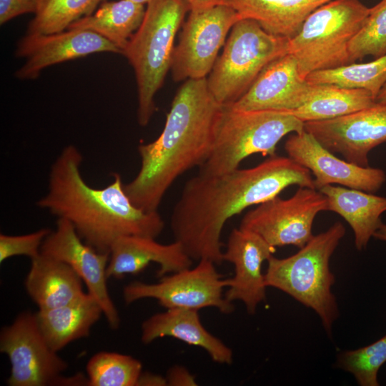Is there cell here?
<instances>
[{"label": "cell", "mask_w": 386, "mask_h": 386, "mask_svg": "<svg viewBox=\"0 0 386 386\" xmlns=\"http://www.w3.org/2000/svg\"><path fill=\"white\" fill-rule=\"evenodd\" d=\"M292 185L315 188L310 171L289 157H269L258 165L187 180L171 215L175 240L193 260L223 262L221 236L229 219L267 202Z\"/></svg>", "instance_id": "1"}, {"label": "cell", "mask_w": 386, "mask_h": 386, "mask_svg": "<svg viewBox=\"0 0 386 386\" xmlns=\"http://www.w3.org/2000/svg\"><path fill=\"white\" fill-rule=\"evenodd\" d=\"M222 107L209 91L207 78L186 80L175 94L159 136L138 147L139 170L124 185L136 207L158 211L175 180L206 160Z\"/></svg>", "instance_id": "2"}, {"label": "cell", "mask_w": 386, "mask_h": 386, "mask_svg": "<svg viewBox=\"0 0 386 386\" xmlns=\"http://www.w3.org/2000/svg\"><path fill=\"white\" fill-rule=\"evenodd\" d=\"M83 157L74 145L65 147L51 165L48 191L37 206L66 219L81 239L96 250L109 253L122 236L156 238L164 228L158 211L136 207L125 192L120 174L103 188L89 186L80 167Z\"/></svg>", "instance_id": "3"}, {"label": "cell", "mask_w": 386, "mask_h": 386, "mask_svg": "<svg viewBox=\"0 0 386 386\" xmlns=\"http://www.w3.org/2000/svg\"><path fill=\"white\" fill-rule=\"evenodd\" d=\"M345 234L344 225L337 222L313 235L295 254L281 259L271 256L264 273L267 287L278 289L314 310L329 336L339 316L330 261Z\"/></svg>", "instance_id": "4"}, {"label": "cell", "mask_w": 386, "mask_h": 386, "mask_svg": "<svg viewBox=\"0 0 386 386\" xmlns=\"http://www.w3.org/2000/svg\"><path fill=\"white\" fill-rule=\"evenodd\" d=\"M190 9L187 0H151L124 50L136 76L141 126H147L156 111L154 96L171 69L175 36Z\"/></svg>", "instance_id": "5"}, {"label": "cell", "mask_w": 386, "mask_h": 386, "mask_svg": "<svg viewBox=\"0 0 386 386\" xmlns=\"http://www.w3.org/2000/svg\"><path fill=\"white\" fill-rule=\"evenodd\" d=\"M303 130L305 122L290 112L236 110L223 106L212 150L198 173L222 174L239 168L252 154L275 155L277 144L284 136Z\"/></svg>", "instance_id": "6"}, {"label": "cell", "mask_w": 386, "mask_h": 386, "mask_svg": "<svg viewBox=\"0 0 386 386\" xmlns=\"http://www.w3.org/2000/svg\"><path fill=\"white\" fill-rule=\"evenodd\" d=\"M369 11L360 0H331L315 10L289 41L301 76L352 64L349 45Z\"/></svg>", "instance_id": "7"}, {"label": "cell", "mask_w": 386, "mask_h": 386, "mask_svg": "<svg viewBox=\"0 0 386 386\" xmlns=\"http://www.w3.org/2000/svg\"><path fill=\"white\" fill-rule=\"evenodd\" d=\"M289 41L267 32L254 20L238 21L207 77L216 101L229 106L238 100L267 64L288 53Z\"/></svg>", "instance_id": "8"}, {"label": "cell", "mask_w": 386, "mask_h": 386, "mask_svg": "<svg viewBox=\"0 0 386 386\" xmlns=\"http://www.w3.org/2000/svg\"><path fill=\"white\" fill-rule=\"evenodd\" d=\"M0 351L9 357V386L88 385L87 377H65L68 363L45 340L36 313L24 312L0 332Z\"/></svg>", "instance_id": "9"}, {"label": "cell", "mask_w": 386, "mask_h": 386, "mask_svg": "<svg viewBox=\"0 0 386 386\" xmlns=\"http://www.w3.org/2000/svg\"><path fill=\"white\" fill-rule=\"evenodd\" d=\"M194 268H187L162 277L157 283L135 281L123 289V299L129 305L144 298H152L166 309L199 310L215 307L224 314L234 310L232 302L224 297L223 290L229 279H222L216 264L200 259Z\"/></svg>", "instance_id": "10"}, {"label": "cell", "mask_w": 386, "mask_h": 386, "mask_svg": "<svg viewBox=\"0 0 386 386\" xmlns=\"http://www.w3.org/2000/svg\"><path fill=\"white\" fill-rule=\"evenodd\" d=\"M323 211H328L326 197L318 189L299 187L290 198L277 196L247 212L239 228L257 233L275 247L301 248L314 235V220Z\"/></svg>", "instance_id": "11"}, {"label": "cell", "mask_w": 386, "mask_h": 386, "mask_svg": "<svg viewBox=\"0 0 386 386\" xmlns=\"http://www.w3.org/2000/svg\"><path fill=\"white\" fill-rule=\"evenodd\" d=\"M242 18L226 4L190 11L175 46L171 70L177 81L207 78L227 36Z\"/></svg>", "instance_id": "12"}, {"label": "cell", "mask_w": 386, "mask_h": 386, "mask_svg": "<svg viewBox=\"0 0 386 386\" xmlns=\"http://www.w3.org/2000/svg\"><path fill=\"white\" fill-rule=\"evenodd\" d=\"M305 130L332 153L362 167H369L368 154L386 142V104L323 121L305 122Z\"/></svg>", "instance_id": "13"}, {"label": "cell", "mask_w": 386, "mask_h": 386, "mask_svg": "<svg viewBox=\"0 0 386 386\" xmlns=\"http://www.w3.org/2000/svg\"><path fill=\"white\" fill-rule=\"evenodd\" d=\"M41 253L68 264L81 278L88 292L102 308L104 316L112 329L120 323L119 312L107 288V268L109 253L98 252L85 243L73 224L58 218L54 231L44 240Z\"/></svg>", "instance_id": "14"}, {"label": "cell", "mask_w": 386, "mask_h": 386, "mask_svg": "<svg viewBox=\"0 0 386 386\" xmlns=\"http://www.w3.org/2000/svg\"><path fill=\"white\" fill-rule=\"evenodd\" d=\"M284 150L287 157L310 171L318 190L336 184L373 193L386 181L382 169L359 166L337 157L305 130L292 133L284 143Z\"/></svg>", "instance_id": "15"}, {"label": "cell", "mask_w": 386, "mask_h": 386, "mask_svg": "<svg viewBox=\"0 0 386 386\" xmlns=\"http://www.w3.org/2000/svg\"><path fill=\"white\" fill-rule=\"evenodd\" d=\"M122 54L113 43L89 30L66 29L49 34H26L19 41L15 55L25 58L15 76L21 80L37 78L45 68L94 53Z\"/></svg>", "instance_id": "16"}, {"label": "cell", "mask_w": 386, "mask_h": 386, "mask_svg": "<svg viewBox=\"0 0 386 386\" xmlns=\"http://www.w3.org/2000/svg\"><path fill=\"white\" fill-rule=\"evenodd\" d=\"M275 252L276 247L257 233L239 227L233 229L222 254L223 261L234 267V274L229 278L228 290L224 293L226 300L242 302L247 312L254 315L266 298L267 287L262 272V264Z\"/></svg>", "instance_id": "17"}, {"label": "cell", "mask_w": 386, "mask_h": 386, "mask_svg": "<svg viewBox=\"0 0 386 386\" xmlns=\"http://www.w3.org/2000/svg\"><path fill=\"white\" fill-rule=\"evenodd\" d=\"M311 83L301 76L298 64L287 53L267 64L249 89L234 103L236 110L293 111L307 99Z\"/></svg>", "instance_id": "18"}, {"label": "cell", "mask_w": 386, "mask_h": 386, "mask_svg": "<svg viewBox=\"0 0 386 386\" xmlns=\"http://www.w3.org/2000/svg\"><path fill=\"white\" fill-rule=\"evenodd\" d=\"M192 261L177 241L164 244L153 237L122 236L111 247L107 276L122 279L127 274L134 275L154 262L159 264L157 275L162 277L191 267Z\"/></svg>", "instance_id": "19"}, {"label": "cell", "mask_w": 386, "mask_h": 386, "mask_svg": "<svg viewBox=\"0 0 386 386\" xmlns=\"http://www.w3.org/2000/svg\"><path fill=\"white\" fill-rule=\"evenodd\" d=\"M141 330V340L145 345L169 337L204 349L219 364L231 365L233 362L232 349L205 329L198 310L167 309L145 320Z\"/></svg>", "instance_id": "20"}, {"label": "cell", "mask_w": 386, "mask_h": 386, "mask_svg": "<svg viewBox=\"0 0 386 386\" xmlns=\"http://www.w3.org/2000/svg\"><path fill=\"white\" fill-rule=\"evenodd\" d=\"M24 286L39 310L63 306L85 294L81 278L68 264L41 253L31 259Z\"/></svg>", "instance_id": "21"}, {"label": "cell", "mask_w": 386, "mask_h": 386, "mask_svg": "<svg viewBox=\"0 0 386 386\" xmlns=\"http://www.w3.org/2000/svg\"><path fill=\"white\" fill-rule=\"evenodd\" d=\"M102 315V307L89 292L63 306L36 312L45 340L56 352L75 340L89 337Z\"/></svg>", "instance_id": "22"}, {"label": "cell", "mask_w": 386, "mask_h": 386, "mask_svg": "<svg viewBox=\"0 0 386 386\" xmlns=\"http://www.w3.org/2000/svg\"><path fill=\"white\" fill-rule=\"evenodd\" d=\"M326 197L328 211L340 215L353 231L358 251L366 248L386 212V197L342 186L327 185L320 189Z\"/></svg>", "instance_id": "23"}, {"label": "cell", "mask_w": 386, "mask_h": 386, "mask_svg": "<svg viewBox=\"0 0 386 386\" xmlns=\"http://www.w3.org/2000/svg\"><path fill=\"white\" fill-rule=\"evenodd\" d=\"M234 9L242 19L257 21L267 32L293 38L306 19L331 0H219Z\"/></svg>", "instance_id": "24"}, {"label": "cell", "mask_w": 386, "mask_h": 386, "mask_svg": "<svg viewBox=\"0 0 386 386\" xmlns=\"http://www.w3.org/2000/svg\"><path fill=\"white\" fill-rule=\"evenodd\" d=\"M375 96L363 89L332 84H312L306 102L290 112L303 122L345 116L376 104Z\"/></svg>", "instance_id": "25"}, {"label": "cell", "mask_w": 386, "mask_h": 386, "mask_svg": "<svg viewBox=\"0 0 386 386\" xmlns=\"http://www.w3.org/2000/svg\"><path fill=\"white\" fill-rule=\"evenodd\" d=\"M145 5L130 0L104 1L96 11L72 23L67 29H83L95 32L124 50L141 25Z\"/></svg>", "instance_id": "26"}, {"label": "cell", "mask_w": 386, "mask_h": 386, "mask_svg": "<svg viewBox=\"0 0 386 386\" xmlns=\"http://www.w3.org/2000/svg\"><path fill=\"white\" fill-rule=\"evenodd\" d=\"M306 80L312 84H332L342 87L363 89L375 98L386 83V54L367 62L352 63L335 69L310 73Z\"/></svg>", "instance_id": "27"}, {"label": "cell", "mask_w": 386, "mask_h": 386, "mask_svg": "<svg viewBox=\"0 0 386 386\" xmlns=\"http://www.w3.org/2000/svg\"><path fill=\"white\" fill-rule=\"evenodd\" d=\"M104 0H42L26 33L49 34L65 31L76 20L93 14Z\"/></svg>", "instance_id": "28"}, {"label": "cell", "mask_w": 386, "mask_h": 386, "mask_svg": "<svg viewBox=\"0 0 386 386\" xmlns=\"http://www.w3.org/2000/svg\"><path fill=\"white\" fill-rule=\"evenodd\" d=\"M86 370L89 386H137L142 365L130 355L104 351L89 360Z\"/></svg>", "instance_id": "29"}, {"label": "cell", "mask_w": 386, "mask_h": 386, "mask_svg": "<svg viewBox=\"0 0 386 386\" xmlns=\"http://www.w3.org/2000/svg\"><path fill=\"white\" fill-rule=\"evenodd\" d=\"M386 362V335L365 347L338 354L337 367L351 373L360 386H379L378 372Z\"/></svg>", "instance_id": "30"}, {"label": "cell", "mask_w": 386, "mask_h": 386, "mask_svg": "<svg viewBox=\"0 0 386 386\" xmlns=\"http://www.w3.org/2000/svg\"><path fill=\"white\" fill-rule=\"evenodd\" d=\"M352 63L365 56L375 59L386 54V0L370 8L361 29L349 45Z\"/></svg>", "instance_id": "31"}, {"label": "cell", "mask_w": 386, "mask_h": 386, "mask_svg": "<svg viewBox=\"0 0 386 386\" xmlns=\"http://www.w3.org/2000/svg\"><path fill=\"white\" fill-rule=\"evenodd\" d=\"M51 230L42 228L22 235L0 234V262L14 256H27L31 259L41 253L42 243Z\"/></svg>", "instance_id": "32"}, {"label": "cell", "mask_w": 386, "mask_h": 386, "mask_svg": "<svg viewBox=\"0 0 386 386\" xmlns=\"http://www.w3.org/2000/svg\"><path fill=\"white\" fill-rule=\"evenodd\" d=\"M42 0H0V24L28 13H36Z\"/></svg>", "instance_id": "33"}, {"label": "cell", "mask_w": 386, "mask_h": 386, "mask_svg": "<svg viewBox=\"0 0 386 386\" xmlns=\"http://www.w3.org/2000/svg\"><path fill=\"white\" fill-rule=\"evenodd\" d=\"M167 385L169 386H195L197 383L195 377L189 370L180 365H174L169 368L165 377Z\"/></svg>", "instance_id": "34"}, {"label": "cell", "mask_w": 386, "mask_h": 386, "mask_svg": "<svg viewBox=\"0 0 386 386\" xmlns=\"http://www.w3.org/2000/svg\"><path fill=\"white\" fill-rule=\"evenodd\" d=\"M141 386H163L167 385L166 377L150 372H142L137 382Z\"/></svg>", "instance_id": "35"}, {"label": "cell", "mask_w": 386, "mask_h": 386, "mask_svg": "<svg viewBox=\"0 0 386 386\" xmlns=\"http://www.w3.org/2000/svg\"><path fill=\"white\" fill-rule=\"evenodd\" d=\"M190 5V11L202 10L217 4L219 0H187Z\"/></svg>", "instance_id": "36"}, {"label": "cell", "mask_w": 386, "mask_h": 386, "mask_svg": "<svg viewBox=\"0 0 386 386\" xmlns=\"http://www.w3.org/2000/svg\"><path fill=\"white\" fill-rule=\"evenodd\" d=\"M373 237L386 242V224L382 223L377 230L374 234Z\"/></svg>", "instance_id": "37"}, {"label": "cell", "mask_w": 386, "mask_h": 386, "mask_svg": "<svg viewBox=\"0 0 386 386\" xmlns=\"http://www.w3.org/2000/svg\"><path fill=\"white\" fill-rule=\"evenodd\" d=\"M375 100L377 103L386 104V83L379 91Z\"/></svg>", "instance_id": "38"}, {"label": "cell", "mask_w": 386, "mask_h": 386, "mask_svg": "<svg viewBox=\"0 0 386 386\" xmlns=\"http://www.w3.org/2000/svg\"><path fill=\"white\" fill-rule=\"evenodd\" d=\"M130 1L137 3V4L147 5L151 0H130Z\"/></svg>", "instance_id": "39"}]
</instances>
